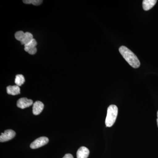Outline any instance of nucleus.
Masks as SVG:
<instances>
[{
	"mask_svg": "<svg viewBox=\"0 0 158 158\" xmlns=\"http://www.w3.org/2000/svg\"><path fill=\"white\" fill-rule=\"evenodd\" d=\"M119 52L127 62L133 68L136 69L140 67L141 64L138 57L129 49L122 46L119 48Z\"/></svg>",
	"mask_w": 158,
	"mask_h": 158,
	"instance_id": "f257e3e1",
	"label": "nucleus"
},
{
	"mask_svg": "<svg viewBox=\"0 0 158 158\" xmlns=\"http://www.w3.org/2000/svg\"><path fill=\"white\" fill-rule=\"evenodd\" d=\"M118 113V108L116 105H110L108 107L105 122L107 127H110L113 126L116 122Z\"/></svg>",
	"mask_w": 158,
	"mask_h": 158,
	"instance_id": "f03ea898",
	"label": "nucleus"
},
{
	"mask_svg": "<svg viewBox=\"0 0 158 158\" xmlns=\"http://www.w3.org/2000/svg\"><path fill=\"white\" fill-rule=\"evenodd\" d=\"M48 142V138L46 137H41L33 141L30 145V147L32 149H36L44 146L47 144Z\"/></svg>",
	"mask_w": 158,
	"mask_h": 158,
	"instance_id": "7ed1b4c3",
	"label": "nucleus"
},
{
	"mask_svg": "<svg viewBox=\"0 0 158 158\" xmlns=\"http://www.w3.org/2000/svg\"><path fill=\"white\" fill-rule=\"evenodd\" d=\"M15 132L12 130H7L5 131L4 133H2L0 136L1 142H6L11 140L15 137Z\"/></svg>",
	"mask_w": 158,
	"mask_h": 158,
	"instance_id": "20e7f679",
	"label": "nucleus"
},
{
	"mask_svg": "<svg viewBox=\"0 0 158 158\" xmlns=\"http://www.w3.org/2000/svg\"><path fill=\"white\" fill-rule=\"evenodd\" d=\"M33 104V100L31 99H28L27 98H20L17 102V106L22 109L29 107Z\"/></svg>",
	"mask_w": 158,
	"mask_h": 158,
	"instance_id": "39448f33",
	"label": "nucleus"
},
{
	"mask_svg": "<svg viewBox=\"0 0 158 158\" xmlns=\"http://www.w3.org/2000/svg\"><path fill=\"white\" fill-rule=\"evenodd\" d=\"M44 105L42 102L37 101L34 103L33 107V113L34 115H38L42 112Z\"/></svg>",
	"mask_w": 158,
	"mask_h": 158,
	"instance_id": "423d86ee",
	"label": "nucleus"
},
{
	"mask_svg": "<svg viewBox=\"0 0 158 158\" xmlns=\"http://www.w3.org/2000/svg\"><path fill=\"white\" fill-rule=\"evenodd\" d=\"M90 151L87 148L82 146L78 150L77 153V158H88Z\"/></svg>",
	"mask_w": 158,
	"mask_h": 158,
	"instance_id": "0eeeda50",
	"label": "nucleus"
},
{
	"mask_svg": "<svg viewBox=\"0 0 158 158\" xmlns=\"http://www.w3.org/2000/svg\"><path fill=\"white\" fill-rule=\"evenodd\" d=\"M156 0H144L142 2V7L144 11H148L156 5Z\"/></svg>",
	"mask_w": 158,
	"mask_h": 158,
	"instance_id": "6e6552de",
	"label": "nucleus"
},
{
	"mask_svg": "<svg viewBox=\"0 0 158 158\" xmlns=\"http://www.w3.org/2000/svg\"><path fill=\"white\" fill-rule=\"evenodd\" d=\"M7 92L9 94L16 95L20 93V89L17 85L9 86L7 87Z\"/></svg>",
	"mask_w": 158,
	"mask_h": 158,
	"instance_id": "1a4fd4ad",
	"label": "nucleus"
},
{
	"mask_svg": "<svg viewBox=\"0 0 158 158\" xmlns=\"http://www.w3.org/2000/svg\"><path fill=\"white\" fill-rule=\"evenodd\" d=\"M34 39V37H33V35L31 33H29V32H26L25 34V36L23 38L22 40L21 41V43L22 44H24V45H26V44H27L29 42H31V40Z\"/></svg>",
	"mask_w": 158,
	"mask_h": 158,
	"instance_id": "9d476101",
	"label": "nucleus"
},
{
	"mask_svg": "<svg viewBox=\"0 0 158 158\" xmlns=\"http://www.w3.org/2000/svg\"><path fill=\"white\" fill-rule=\"evenodd\" d=\"M25 81L24 77L23 75L18 74L15 76V83L16 85L18 86H22Z\"/></svg>",
	"mask_w": 158,
	"mask_h": 158,
	"instance_id": "9b49d317",
	"label": "nucleus"
},
{
	"mask_svg": "<svg viewBox=\"0 0 158 158\" xmlns=\"http://www.w3.org/2000/svg\"><path fill=\"white\" fill-rule=\"evenodd\" d=\"M37 45V42L36 40L33 39L32 40L28 43L27 44L24 45L25 51L28 49L33 48L36 47Z\"/></svg>",
	"mask_w": 158,
	"mask_h": 158,
	"instance_id": "f8f14e48",
	"label": "nucleus"
},
{
	"mask_svg": "<svg viewBox=\"0 0 158 158\" xmlns=\"http://www.w3.org/2000/svg\"><path fill=\"white\" fill-rule=\"evenodd\" d=\"M43 1L41 0H24L23 2L27 4H33L34 6H39L42 3Z\"/></svg>",
	"mask_w": 158,
	"mask_h": 158,
	"instance_id": "ddd939ff",
	"label": "nucleus"
},
{
	"mask_svg": "<svg viewBox=\"0 0 158 158\" xmlns=\"http://www.w3.org/2000/svg\"><path fill=\"white\" fill-rule=\"evenodd\" d=\"M25 34L23 31H19L15 33V39L19 41H21L25 36Z\"/></svg>",
	"mask_w": 158,
	"mask_h": 158,
	"instance_id": "4468645a",
	"label": "nucleus"
},
{
	"mask_svg": "<svg viewBox=\"0 0 158 158\" xmlns=\"http://www.w3.org/2000/svg\"><path fill=\"white\" fill-rule=\"evenodd\" d=\"M26 52H27L30 55H34L37 52V48L36 47L33 48H31L25 50Z\"/></svg>",
	"mask_w": 158,
	"mask_h": 158,
	"instance_id": "2eb2a0df",
	"label": "nucleus"
},
{
	"mask_svg": "<svg viewBox=\"0 0 158 158\" xmlns=\"http://www.w3.org/2000/svg\"><path fill=\"white\" fill-rule=\"evenodd\" d=\"M63 158H73V157L71 154H66Z\"/></svg>",
	"mask_w": 158,
	"mask_h": 158,
	"instance_id": "dca6fc26",
	"label": "nucleus"
},
{
	"mask_svg": "<svg viewBox=\"0 0 158 158\" xmlns=\"http://www.w3.org/2000/svg\"><path fill=\"white\" fill-rule=\"evenodd\" d=\"M157 126L158 127V111L157 112Z\"/></svg>",
	"mask_w": 158,
	"mask_h": 158,
	"instance_id": "f3484780",
	"label": "nucleus"
}]
</instances>
